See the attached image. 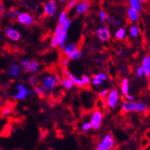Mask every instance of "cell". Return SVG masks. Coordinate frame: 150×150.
Listing matches in <instances>:
<instances>
[{
	"label": "cell",
	"instance_id": "cell-1",
	"mask_svg": "<svg viewBox=\"0 0 150 150\" xmlns=\"http://www.w3.org/2000/svg\"><path fill=\"white\" fill-rule=\"evenodd\" d=\"M121 111L122 112H145L147 111V107L144 103H138V102H132L130 100H125L122 103Z\"/></svg>",
	"mask_w": 150,
	"mask_h": 150
},
{
	"label": "cell",
	"instance_id": "cell-2",
	"mask_svg": "<svg viewBox=\"0 0 150 150\" xmlns=\"http://www.w3.org/2000/svg\"><path fill=\"white\" fill-rule=\"evenodd\" d=\"M114 139L112 134H107L101 140V142L97 146V150H110L112 149L114 146Z\"/></svg>",
	"mask_w": 150,
	"mask_h": 150
},
{
	"label": "cell",
	"instance_id": "cell-3",
	"mask_svg": "<svg viewBox=\"0 0 150 150\" xmlns=\"http://www.w3.org/2000/svg\"><path fill=\"white\" fill-rule=\"evenodd\" d=\"M57 11L56 0H49L44 5V16L52 17L54 16Z\"/></svg>",
	"mask_w": 150,
	"mask_h": 150
},
{
	"label": "cell",
	"instance_id": "cell-4",
	"mask_svg": "<svg viewBox=\"0 0 150 150\" xmlns=\"http://www.w3.org/2000/svg\"><path fill=\"white\" fill-rule=\"evenodd\" d=\"M103 120V114L101 112L100 110H97L93 112L92 117L91 119V124L92 128L94 130H97L98 129L100 128L101 127V122Z\"/></svg>",
	"mask_w": 150,
	"mask_h": 150
},
{
	"label": "cell",
	"instance_id": "cell-5",
	"mask_svg": "<svg viewBox=\"0 0 150 150\" xmlns=\"http://www.w3.org/2000/svg\"><path fill=\"white\" fill-rule=\"evenodd\" d=\"M22 65L23 66L25 72H35L37 71L38 67L39 66V63L35 60L30 61L28 59H24L22 61Z\"/></svg>",
	"mask_w": 150,
	"mask_h": 150
},
{
	"label": "cell",
	"instance_id": "cell-6",
	"mask_svg": "<svg viewBox=\"0 0 150 150\" xmlns=\"http://www.w3.org/2000/svg\"><path fill=\"white\" fill-rule=\"evenodd\" d=\"M17 21L26 26L32 25L34 23V18L28 12H20L17 16Z\"/></svg>",
	"mask_w": 150,
	"mask_h": 150
},
{
	"label": "cell",
	"instance_id": "cell-7",
	"mask_svg": "<svg viewBox=\"0 0 150 150\" xmlns=\"http://www.w3.org/2000/svg\"><path fill=\"white\" fill-rule=\"evenodd\" d=\"M119 93L116 89H113L109 93L107 99V103L110 108H115L118 103Z\"/></svg>",
	"mask_w": 150,
	"mask_h": 150
},
{
	"label": "cell",
	"instance_id": "cell-8",
	"mask_svg": "<svg viewBox=\"0 0 150 150\" xmlns=\"http://www.w3.org/2000/svg\"><path fill=\"white\" fill-rule=\"evenodd\" d=\"M42 87L46 91H51L56 87L55 77L52 74L48 75L44 78L42 82Z\"/></svg>",
	"mask_w": 150,
	"mask_h": 150
},
{
	"label": "cell",
	"instance_id": "cell-9",
	"mask_svg": "<svg viewBox=\"0 0 150 150\" xmlns=\"http://www.w3.org/2000/svg\"><path fill=\"white\" fill-rule=\"evenodd\" d=\"M91 2L89 0H81L78 4H77V7H76V14L81 15L83 13H85L87 10L89 9L91 7Z\"/></svg>",
	"mask_w": 150,
	"mask_h": 150
},
{
	"label": "cell",
	"instance_id": "cell-10",
	"mask_svg": "<svg viewBox=\"0 0 150 150\" xmlns=\"http://www.w3.org/2000/svg\"><path fill=\"white\" fill-rule=\"evenodd\" d=\"M62 28H63V25H61L60 24H58L56 27L54 33L53 37H52V42H51V47H57L58 45L60 37L62 34Z\"/></svg>",
	"mask_w": 150,
	"mask_h": 150
},
{
	"label": "cell",
	"instance_id": "cell-11",
	"mask_svg": "<svg viewBox=\"0 0 150 150\" xmlns=\"http://www.w3.org/2000/svg\"><path fill=\"white\" fill-rule=\"evenodd\" d=\"M6 35L12 41H18L21 38V35L19 32L12 27H7L6 28Z\"/></svg>",
	"mask_w": 150,
	"mask_h": 150
},
{
	"label": "cell",
	"instance_id": "cell-12",
	"mask_svg": "<svg viewBox=\"0 0 150 150\" xmlns=\"http://www.w3.org/2000/svg\"><path fill=\"white\" fill-rule=\"evenodd\" d=\"M96 34L98 36V38L101 41L106 42L108 41L110 38L111 35L110 33V31L107 28H100L96 31Z\"/></svg>",
	"mask_w": 150,
	"mask_h": 150
},
{
	"label": "cell",
	"instance_id": "cell-13",
	"mask_svg": "<svg viewBox=\"0 0 150 150\" xmlns=\"http://www.w3.org/2000/svg\"><path fill=\"white\" fill-rule=\"evenodd\" d=\"M82 47V44L80 42L79 44H70L68 45L65 46V47L63 50V54L66 56H69L72 52H74L76 49Z\"/></svg>",
	"mask_w": 150,
	"mask_h": 150
},
{
	"label": "cell",
	"instance_id": "cell-14",
	"mask_svg": "<svg viewBox=\"0 0 150 150\" xmlns=\"http://www.w3.org/2000/svg\"><path fill=\"white\" fill-rule=\"evenodd\" d=\"M142 68L144 71V74L146 77H149L150 75V57L146 56L142 61Z\"/></svg>",
	"mask_w": 150,
	"mask_h": 150
},
{
	"label": "cell",
	"instance_id": "cell-15",
	"mask_svg": "<svg viewBox=\"0 0 150 150\" xmlns=\"http://www.w3.org/2000/svg\"><path fill=\"white\" fill-rule=\"evenodd\" d=\"M31 91L28 89V88H26L25 87H24L23 89L19 90L18 91V93L15 94L13 96L15 99H17V100H23V99L27 97V95L28 94H31Z\"/></svg>",
	"mask_w": 150,
	"mask_h": 150
},
{
	"label": "cell",
	"instance_id": "cell-16",
	"mask_svg": "<svg viewBox=\"0 0 150 150\" xmlns=\"http://www.w3.org/2000/svg\"><path fill=\"white\" fill-rule=\"evenodd\" d=\"M68 77L72 81L74 85H75V86H77V87H80V88H84L85 87V85L83 84L82 80L77 78V77H75L74 75H73L71 73H70V72L68 74Z\"/></svg>",
	"mask_w": 150,
	"mask_h": 150
},
{
	"label": "cell",
	"instance_id": "cell-17",
	"mask_svg": "<svg viewBox=\"0 0 150 150\" xmlns=\"http://www.w3.org/2000/svg\"><path fill=\"white\" fill-rule=\"evenodd\" d=\"M21 72V68L17 64H12L9 67V71H8V75L11 77H18V74Z\"/></svg>",
	"mask_w": 150,
	"mask_h": 150
},
{
	"label": "cell",
	"instance_id": "cell-18",
	"mask_svg": "<svg viewBox=\"0 0 150 150\" xmlns=\"http://www.w3.org/2000/svg\"><path fill=\"white\" fill-rule=\"evenodd\" d=\"M68 20H69L68 19V11L64 9L63 12H61V14L60 15L59 18H58V22H59L60 25H64Z\"/></svg>",
	"mask_w": 150,
	"mask_h": 150
},
{
	"label": "cell",
	"instance_id": "cell-19",
	"mask_svg": "<svg viewBox=\"0 0 150 150\" xmlns=\"http://www.w3.org/2000/svg\"><path fill=\"white\" fill-rule=\"evenodd\" d=\"M81 57H82V51H81V47H79V48L76 49L74 52H72V53L68 56L69 59L72 60V61L80 59Z\"/></svg>",
	"mask_w": 150,
	"mask_h": 150
},
{
	"label": "cell",
	"instance_id": "cell-20",
	"mask_svg": "<svg viewBox=\"0 0 150 150\" xmlns=\"http://www.w3.org/2000/svg\"><path fill=\"white\" fill-rule=\"evenodd\" d=\"M67 32H62V34H61V37H60L59 42H58V47H60V50L63 51L64 48L65 47L66 45V40H67Z\"/></svg>",
	"mask_w": 150,
	"mask_h": 150
},
{
	"label": "cell",
	"instance_id": "cell-21",
	"mask_svg": "<svg viewBox=\"0 0 150 150\" xmlns=\"http://www.w3.org/2000/svg\"><path fill=\"white\" fill-rule=\"evenodd\" d=\"M129 3H130L131 8L136 10L138 13L141 12L142 7H141L140 1L139 0H129Z\"/></svg>",
	"mask_w": 150,
	"mask_h": 150
},
{
	"label": "cell",
	"instance_id": "cell-22",
	"mask_svg": "<svg viewBox=\"0 0 150 150\" xmlns=\"http://www.w3.org/2000/svg\"><path fill=\"white\" fill-rule=\"evenodd\" d=\"M128 16L129 19L132 21V22H136L139 18L138 12L132 8H129L128 9Z\"/></svg>",
	"mask_w": 150,
	"mask_h": 150
},
{
	"label": "cell",
	"instance_id": "cell-23",
	"mask_svg": "<svg viewBox=\"0 0 150 150\" xmlns=\"http://www.w3.org/2000/svg\"><path fill=\"white\" fill-rule=\"evenodd\" d=\"M121 90L123 95H127L129 93V81L127 78H124L122 80L121 83Z\"/></svg>",
	"mask_w": 150,
	"mask_h": 150
},
{
	"label": "cell",
	"instance_id": "cell-24",
	"mask_svg": "<svg viewBox=\"0 0 150 150\" xmlns=\"http://www.w3.org/2000/svg\"><path fill=\"white\" fill-rule=\"evenodd\" d=\"M62 85L67 90L72 89V87H74L73 82H72V81L68 77H63V83H62Z\"/></svg>",
	"mask_w": 150,
	"mask_h": 150
},
{
	"label": "cell",
	"instance_id": "cell-25",
	"mask_svg": "<svg viewBox=\"0 0 150 150\" xmlns=\"http://www.w3.org/2000/svg\"><path fill=\"white\" fill-rule=\"evenodd\" d=\"M69 57L68 56L64 55L63 54V56H61L60 57L59 59V66L61 67H67V65H68V64H69Z\"/></svg>",
	"mask_w": 150,
	"mask_h": 150
},
{
	"label": "cell",
	"instance_id": "cell-26",
	"mask_svg": "<svg viewBox=\"0 0 150 150\" xmlns=\"http://www.w3.org/2000/svg\"><path fill=\"white\" fill-rule=\"evenodd\" d=\"M18 14H19L18 11L17 9H16L14 7L9 8V9L8 10V12H7V15H8V16L12 20L17 19V16H18Z\"/></svg>",
	"mask_w": 150,
	"mask_h": 150
},
{
	"label": "cell",
	"instance_id": "cell-27",
	"mask_svg": "<svg viewBox=\"0 0 150 150\" xmlns=\"http://www.w3.org/2000/svg\"><path fill=\"white\" fill-rule=\"evenodd\" d=\"M45 90L44 89L43 87H40V86H35L34 87V92L39 96L41 98H44L45 97Z\"/></svg>",
	"mask_w": 150,
	"mask_h": 150
},
{
	"label": "cell",
	"instance_id": "cell-28",
	"mask_svg": "<svg viewBox=\"0 0 150 150\" xmlns=\"http://www.w3.org/2000/svg\"><path fill=\"white\" fill-rule=\"evenodd\" d=\"M125 35H126V30L123 28H121L117 30L116 35H115L116 38H117L118 40H122L124 38Z\"/></svg>",
	"mask_w": 150,
	"mask_h": 150
},
{
	"label": "cell",
	"instance_id": "cell-29",
	"mask_svg": "<svg viewBox=\"0 0 150 150\" xmlns=\"http://www.w3.org/2000/svg\"><path fill=\"white\" fill-rule=\"evenodd\" d=\"M81 80L83 81V84L85 85V87H88V89H90V87H91V80H90V77L84 74L82 76Z\"/></svg>",
	"mask_w": 150,
	"mask_h": 150
},
{
	"label": "cell",
	"instance_id": "cell-30",
	"mask_svg": "<svg viewBox=\"0 0 150 150\" xmlns=\"http://www.w3.org/2000/svg\"><path fill=\"white\" fill-rule=\"evenodd\" d=\"M130 35L132 37H137L139 35V28L136 25H132L130 28Z\"/></svg>",
	"mask_w": 150,
	"mask_h": 150
},
{
	"label": "cell",
	"instance_id": "cell-31",
	"mask_svg": "<svg viewBox=\"0 0 150 150\" xmlns=\"http://www.w3.org/2000/svg\"><path fill=\"white\" fill-rule=\"evenodd\" d=\"M77 1H75V0H71V2H69V3L67 5L65 9L67 10V11H70L71 9L74 8L75 6H77Z\"/></svg>",
	"mask_w": 150,
	"mask_h": 150
},
{
	"label": "cell",
	"instance_id": "cell-32",
	"mask_svg": "<svg viewBox=\"0 0 150 150\" xmlns=\"http://www.w3.org/2000/svg\"><path fill=\"white\" fill-rule=\"evenodd\" d=\"M11 112H12V109L10 108L9 107H4V108L1 110V114H2V116H3V117H6V116H8V114H10Z\"/></svg>",
	"mask_w": 150,
	"mask_h": 150
},
{
	"label": "cell",
	"instance_id": "cell-33",
	"mask_svg": "<svg viewBox=\"0 0 150 150\" xmlns=\"http://www.w3.org/2000/svg\"><path fill=\"white\" fill-rule=\"evenodd\" d=\"M103 81L101 79H100L98 77H97L96 75H93L92 76V83L94 85H100L102 83Z\"/></svg>",
	"mask_w": 150,
	"mask_h": 150
},
{
	"label": "cell",
	"instance_id": "cell-34",
	"mask_svg": "<svg viewBox=\"0 0 150 150\" xmlns=\"http://www.w3.org/2000/svg\"><path fill=\"white\" fill-rule=\"evenodd\" d=\"M55 81H56V85L57 86H59V85H62V83H63V77L60 76L59 74H56L55 76Z\"/></svg>",
	"mask_w": 150,
	"mask_h": 150
},
{
	"label": "cell",
	"instance_id": "cell-35",
	"mask_svg": "<svg viewBox=\"0 0 150 150\" xmlns=\"http://www.w3.org/2000/svg\"><path fill=\"white\" fill-rule=\"evenodd\" d=\"M71 23H72V21L71 20H68L67 22H66L64 25H63V28H62V32H67V29L69 28L70 25H71Z\"/></svg>",
	"mask_w": 150,
	"mask_h": 150
},
{
	"label": "cell",
	"instance_id": "cell-36",
	"mask_svg": "<svg viewBox=\"0 0 150 150\" xmlns=\"http://www.w3.org/2000/svg\"><path fill=\"white\" fill-rule=\"evenodd\" d=\"M91 128H92V127H91V122H85V123L83 124L82 127H81V129H82V130L83 131H88L90 130Z\"/></svg>",
	"mask_w": 150,
	"mask_h": 150
},
{
	"label": "cell",
	"instance_id": "cell-37",
	"mask_svg": "<svg viewBox=\"0 0 150 150\" xmlns=\"http://www.w3.org/2000/svg\"><path fill=\"white\" fill-rule=\"evenodd\" d=\"M68 74H69V71L67 70V67H61V77H68Z\"/></svg>",
	"mask_w": 150,
	"mask_h": 150
},
{
	"label": "cell",
	"instance_id": "cell-38",
	"mask_svg": "<svg viewBox=\"0 0 150 150\" xmlns=\"http://www.w3.org/2000/svg\"><path fill=\"white\" fill-rule=\"evenodd\" d=\"M108 93H109L108 90H103V91H100V92H99L98 95H99V97H100V98L103 99L107 97Z\"/></svg>",
	"mask_w": 150,
	"mask_h": 150
},
{
	"label": "cell",
	"instance_id": "cell-39",
	"mask_svg": "<svg viewBox=\"0 0 150 150\" xmlns=\"http://www.w3.org/2000/svg\"><path fill=\"white\" fill-rule=\"evenodd\" d=\"M149 144V139H147L146 137H143L141 140V146L142 148H146V146H148Z\"/></svg>",
	"mask_w": 150,
	"mask_h": 150
},
{
	"label": "cell",
	"instance_id": "cell-40",
	"mask_svg": "<svg viewBox=\"0 0 150 150\" xmlns=\"http://www.w3.org/2000/svg\"><path fill=\"white\" fill-rule=\"evenodd\" d=\"M29 82H30V84L32 85V87L36 86V77L35 75H32V76L30 77Z\"/></svg>",
	"mask_w": 150,
	"mask_h": 150
},
{
	"label": "cell",
	"instance_id": "cell-41",
	"mask_svg": "<svg viewBox=\"0 0 150 150\" xmlns=\"http://www.w3.org/2000/svg\"><path fill=\"white\" fill-rule=\"evenodd\" d=\"M143 74H144V71H143L142 67H139L138 69H137V76H138V77H142Z\"/></svg>",
	"mask_w": 150,
	"mask_h": 150
},
{
	"label": "cell",
	"instance_id": "cell-42",
	"mask_svg": "<svg viewBox=\"0 0 150 150\" xmlns=\"http://www.w3.org/2000/svg\"><path fill=\"white\" fill-rule=\"evenodd\" d=\"M100 18L102 19V21L107 20V13H106L105 12H103V11H101V12H100Z\"/></svg>",
	"mask_w": 150,
	"mask_h": 150
},
{
	"label": "cell",
	"instance_id": "cell-43",
	"mask_svg": "<svg viewBox=\"0 0 150 150\" xmlns=\"http://www.w3.org/2000/svg\"><path fill=\"white\" fill-rule=\"evenodd\" d=\"M45 132H46L45 130H42V129L40 130V140H42L44 138H45L46 137Z\"/></svg>",
	"mask_w": 150,
	"mask_h": 150
},
{
	"label": "cell",
	"instance_id": "cell-44",
	"mask_svg": "<svg viewBox=\"0 0 150 150\" xmlns=\"http://www.w3.org/2000/svg\"><path fill=\"white\" fill-rule=\"evenodd\" d=\"M97 77H98L100 79H101L102 81H106L107 80V76L104 74H96Z\"/></svg>",
	"mask_w": 150,
	"mask_h": 150
},
{
	"label": "cell",
	"instance_id": "cell-45",
	"mask_svg": "<svg viewBox=\"0 0 150 150\" xmlns=\"http://www.w3.org/2000/svg\"><path fill=\"white\" fill-rule=\"evenodd\" d=\"M24 87H25V86H24V85L18 84V85H17V86H16V89L17 90V91H19V90L23 89Z\"/></svg>",
	"mask_w": 150,
	"mask_h": 150
},
{
	"label": "cell",
	"instance_id": "cell-46",
	"mask_svg": "<svg viewBox=\"0 0 150 150\" xmlns=\"http://www.w3.org/2000/svg\"><path fill=\"white\" fill-rule=\"evenodd\" d=\"M126 97H127V100H130V101H132L133 100H134V97H132V96H131V95H126Z\"/></svg>",
	"mask_w": 150,
	"mask_h": 150
},
{
	"label": "cell",
	"instance_id": "cell-47",
	"mask_svg": "<svg viewBox=\"0 0 150 150\" xmlns=\"http://www.w3.org/2000/svg\"><path fill=\"white\" fill-rule=\"evenodd\" d=\"M146 136L147 139H150V131H147L146 132Z\"/></svg>",
	"mask_w": 150,
	"mask_h": 150
},
{
	"label": "cell",
	"instance_id": "cell-48",
	"mask_svg": "<svg viewBox=\"0 0 150 150\" xmlns=\"http://www.w3.org/2000/svg\"><path fill=\"white\" fill-rule=\"evenodd\" d=\"M117 53H118L119 54H122V49H120L118 51V52H117Z\"/></svg>",
	"mask_w": 150,
	"mask_h": 150
},
{
	"label": "cell",
	"instance_id": "cell-49",
	"mask_svg": "<svg viewBox=\"0 0 150 150\" xmlns=\"http://www.w3.org/2000/svg\"><path fill=\"white\" fill-rule=\"evenodd\" d=\"M140 1V2H146V0H139Z\"/></svg>",
	"mask_w": 150,
	"mask_h": 150
},
{
	"label": "cell",
	"instance_id": "cell-50",
	"mask_svg": "<svg viewBox=\"0 0 150 150\" xmlns=\"http://www.w3.org/2000/svg\"><path fill=\"white\" fill-rule=\"evenodd\" d=\"M59 1H61V2H64V1H66V0H59Z\"/></svg>",
	"mask_w": 150,
	"mask_h": 150
},
{
	"label": "cell",
	"instance_id": "cell-51",
	"mask_svg": "<svg viewBox=\"0 0 150 150\" xmlns=\"http://www.w3.org/2000/svg\"><path fill=\"white\" fill-rule=\"evenodd\" d=\"M75 1H77V2H79V1H81V0H75Z\"/></svg>",
	"mask_w": 150,
	"mask_h": 150
}]
</instances>
